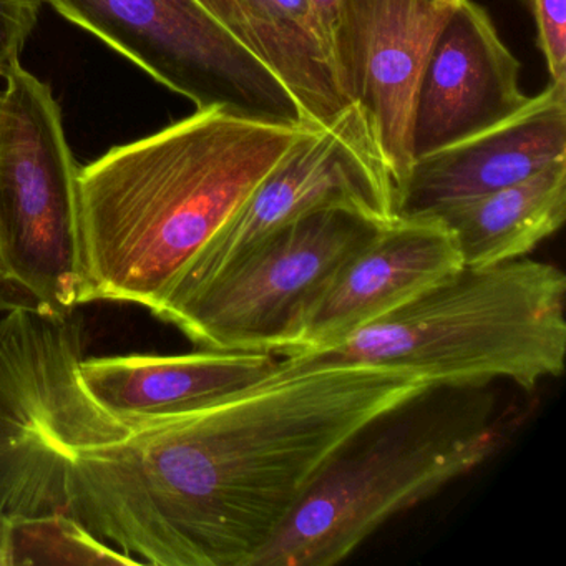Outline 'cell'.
Wrapping results in <instances>:
<instances>
[{
	"label": "cell",
	"instance_id": "obj_1",
	"mask_svg": "<svg viewBox=\"0 0 566 566\" xmlns=\"http://www.w3.org/2000/svg\"><path fill=\"white\" fill-rule=\"evenodd\" d=\"M433 390L400 367L277 357L188 416L78 453L67 512L155 566H253L326 463Z\"/></svg>",
	"mask_w": 566,
	"mask_h": 566
},
{
	"label": "cell",
	"instance_id": "obj_19",
	"mask_svg": "<svg viewBox=\"0 0 566 566\" xmlns=\"http://www.w3.org/2000/svg\"><path fill=\"white\" fill-rule=\"evenodd\" d=\"M44 0H0V77L18 61Z\"/></svg>",
	"mask_w": 566,
	"mask_h": 566
},
{
	"label": "cell",
	"instance_id": "obj_14",
	"mask_svg": "<svg viewBox=\"0 0 566 566\" xmlns=\"http://www.w3.org/2000/svg\"><path fill=\"white\" fill-rule=\"evenodd\" d=\"M277 357L200 347L177 356L84 359L78 373L88 396L135 432L203 409L270 373Z\"/></svg>",
	"mask_w": 566,
	"mask_h": 566
},
{
	"label": "cell",
	"instance_id": "obj_12",
	"mask_svg": "<svg viewBox=\"0 0 566 566\" xmlns=\"http://www.w3.org/2000/svg\"><path fill=\"white\" fill-rule=\"evenodd\" d=\"M518 59L489 12L463 0L443 25L417 85L413 160L479 134L523 107Z\"/></svg>",
	"mask_w": 566,
	"mask_h": 566
},
{
	"label": "cell",
	"instance_id": "obj_16",
	"mask_svg": "<svg viewBox=\"0 0 566 566\" xmlns=\"http://www.w3.org/2000/svg\"><path fill=\"white\" fill-rule=\"evenodd\" d=\"M455 240L463 266L526 258L566 220V158L526 180L433 214Z\"/></svg>",
	"mask_w": 566,
	"mask_h": 566
},
{
	"label": "cell",
	"instance_id": "obj_4",
	"mask_svg": "<svg viewBox=\"0 0 566 566\" xmlns=\"http://www.w3.org/2000/svg\"><path fill=\"white\" fill-rule=\"evenodd\" d=\"M426 396L344 446L253 566L336 565L387 520L479 469L499 450L503 433L490 420L489 406H427Z\"/></svg>",
	"mask_w": 566,
	"mask_h": 566
},
{
	"label": "cell",
	"instance_id": "obj_3",
	"mask_svg": "<svg viewBox=\"0 0 566 566\" xmlns=\"http://www.w3.org/2000/svg\"><path fill=\"white\" fill-rule=\"evenodd\" d=\"M566 276L543 261L462 266L317 359L400 367L433 389L510 380L533 390L565 373Z\"/></svg>",
	"mask_w": 566,
	"mask_h": 566
},
{
	"label": "cell",
	"instance_id": "obj_13",
	"mask_svg": "<svg viewBox=\"0 0 566 566\" xmlns=\"http://www.w3.org/2000/svg\"><path fill=\"white\" fill-rule=\"evenodd\" d=\"M566 158V84L549 82L505 120L413 160L399 217L439 211L526 180Z\"/></svg>",
	"mask_w": 566,
	"mask_h": 566
},
{
	"label": "cell",
	"instance_id": "obj_18",
	"mask_svg": "<svg viewBox=\"0 0 566 566\" xmlns=\"http://www.w3.org/2000/svg\"><path fill=\"white\" fill-rule=\"evenodd\" d=\"M552 84H566V0H530Z\"/></svg>",
	"mask_w": 566,
	"mask_h": 566
},
{
	"label": "cell",
	"instance_id": "obj_8",
	"mask_svg": "<svg viewBox=\"0 0 566 566\" xmlns=\"http://www.w3.org/2000/svg\"><path fill=\"white\" fill-rule=\"evenodd\" d=\"M376 228L347 211L311 214L154 314L201 349L280 356L311 297Z\"/></svg>",
	"mask_w": 566,
	"mask_h": 566
},
{
	"label": "cell",
	"instance_id": "obj_7",
	"mask_svg": "<svg viewBox=\"0 0 566 566\" xmlns=\"http://www.w3.org/2000/svg\"><path fill=\"white\" fill-rule=\"evenodd\" d=\"M198 111L311 127L283 82L198 0H44Z\"/></svg>",
	"mask_w": 566,
	"mask_h": 566
},
{
	"label": "cell",
	"instance_id": "obj_20",
	"mask_svg": "<svg viewBox=\"0 0 566 566\" xmlns=\"http://www.w3.org/2000/svg\"><path fill=\"white\" fill-rule=\"evenodd\" d=\"M340 0H311L314 12H316L317 24H319L321 34L326 41L327 49L333 45L334 24H336L337 9ZM333 59V57H331Z\"/></svg>",
	"mask_w": 566,
	"mask_h": 566
},
{
	"label": "cell",
	"instance_id": "obj_5",
	"mask_svg": "<svg viewBox=\"0 0 566 566\" xmlns=\"http://www.w3.org/2000/svg\"><path fill=\"white\" fill-rule=\"evenodd\" d=\"M84 327L74 314L15 307L0 319V558L8 522L67 512L78 453L134 429L85 390Z\"/></svg>",
	"mask_w": 566,
	"mask_h": 566
},
{
	"label": "cell",
	"instance_id": "obj_2",
	"mask_svg": "<svg viewBox=\"0 0 566 566\" xmlns=\"http://www.w3.org/2000/svg\"><path fill=\"white\" fill-rule=\"evenodd\" d=\"M304 128L207 108L81 168L85 303L155 313Z\"/></svg>",
	"mask_w": 566,
	"mask_h": 566
},
{
	"label": "cell",
	"instance_id": "obj_21",
	"mask_svg": "<svg viewBox=\"0 0 566 566\" xmlns=\"http://www.w3.org/2000/svg\"><path fill=\"white\" fill-rule=\"evenodd\" d=\"M0 102H2V91H0Z\"/></svg>",
	"mask_w": 566,
	"mask_h": 566
},
{
	"label": "cell",
	"instance_id": "obj_6",
	"mask_svg": "<svg viewBox=\"0 0 566 566\" xmlns=\"http://www.w3.org/2000/svg\"><path fill=\"white\" fill-rule=\"evenodd\" d=\"M0 102V310L85 303L78 171L52 88L14 61Z\"/></svg>",
	"mask_w": 566,
	"mask_h": 566
},
{
	"label": "cell",
	"instance_id": "obj_9",
	"mask_svg": "<svg viewBox=\"0 0 566 566\" xmlns=\"http://www.w3.org/2000/svg\"><path fill=\"white\" fill-rule=\"evenodd\" d=\"M399 205L369 124L350 104L327 127L304 128L281 164L195 254L165 301L191 293L311 214L340 210L384 227L399 218Z\"/></svg>",
	"mask_w": 566,
	"mask_h": 566
},
{
	"label": "cell",
	"instance_id": "obj_15",
	"mask_svg": "<svg viewBox=\"0 0 566 566\" xmlns=\"http://www.w3.org/2000/svg\"><path fill=\"white\" fill-rule=\"evenodd\" d=\"M198 2L283 82L311 127H327L349 107L311 0Z\"/></svg>",
	"mask_w": 566,
	"mask_h": 566
},
{
	"label": "cell",
	"instance_id": "obj_11",
	"mask_svg": "<svg viewBox=\"0 0 566 566\" xmlns=\"http://www.w3.org/2000/svg\"><path fill=\"white\" fill-rule=\"evenodd\" d=\"M462 266L437 217H399L376 228L311 297L280 356L327 349Z\"/></svg>",
	"mask_w": 566,
	"mask_h": 566
},
{
	"label": "cell",
	"instance_id": "obj_17",
	"mask_svg": "<svg viewBox=\"0 0 566 566\" xmlns=\"http://www.w3.org/2000/svg\"><path fill=\"white\" fill-rule=\"evenodd\" d=\"M142 565L140 559L98 538L67 512L21 516L6 525L0 566Z\"/></svg>",
	"mask_w": 566,
	"mask_h": 566
},
{
	"label": "cell",
	"instance_id": "obj_10",
	"mask_svg": "<svg viewBox=\"0 0 566 566\" xmlns=\"http://www.w3.org/2000/svg\"><path fill=\"white\" fill-rule=\"evenodd\" d=\"M463 0H340L331 57L402 197L413 164L412 115L427 59Z\"/></svg>",
	"mask_w": 566,
	"mask_h": 566
}]
</instances>
